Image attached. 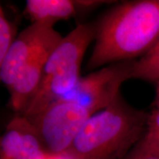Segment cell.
<instances>
[{"instance_id":"6","label":"cell","mask_w":159,"mask_h":159,"mask_svg":"<svg viewBox=\"0 0 159 159\" xmlns=\"http://www.w3.org/2000/svg\"><path fill=\"white\" fill-rule=\"evenodd\" d=\"M62 38L55 30L32 55L8 89L10 105L16 114L25 113L39 88L47 58Z\"/></svg>"},{"instance_id":"7","label":"cell","mask_w":159,"mask_h":159,"mask_svg":"<svg viewBox=\"0 0 159 159\" xmlns=\"http://www.w3.org/2000/svg\"><path fill=\"white\" fill-rule=\"evenodd\" d=\"M55 31L53 25L32 22L17 35L5 58L0 62V79L7 89L37 49Z\"/></svg>"},{"instance_id":"13","label":"cell","mask_w":159,"mask_h":159,"mask_svg":"<svg viewBox=\"0 0 159 159\" xmlns=\"http://www.w3.org/2000/svg\"><path fill=\"white\" fill-rule=\"evenodd\" d=\"M145 136L159 147V108L154 107L149 114Z\"/></svg>"},{"instance_id":"9","label":"cell","mask_w":159,"mask_h":159,"mask_svg":"<svg viewBox=\"0 0 159 159\" xmlns=\"http://www.w3.org/2000/svg\"><path fill=\"white\" fill-rule=\"evenodd\" d=\"M83 9L82 0H27L25 11L33 22L55 25L73 18Z\"/></svg>"},{"instance_id":"11","label":"cell","mask_w":159,"mask_h":159,"mask_svg":"<svg viewBox=\"0 0 159 159\" xmlns=\"http://www.w3.org/2000/svg\"><path fill=\"white\" fill-rule=\"evenodd\" d=\"M16 28L15 24L6 16L2 6L0 7V62L16 39Z\"/></svg>"},{"instance_id":"10","label":"cell","mask_w":159,"mask_h":159,"mask_svg":"<svg viewBox=\"0 0 159 159\" xmlns=\"http://www.w3.org/2000/svg\"><path fill=\"white\" fill-rule=\"evenodd\" d=\"M132 79L156 83L159 80V40L147 54L134 61Z\"/></svg>"},{"instance_id":"3","label":"cell","mask_w":159,"mask_h":159,"mask_svg":"<svg viewBox=\"0 0 159 159\" xmlns=\"http://www.w3.org/2000/svg\"><path fill=\"white\" fill-rule=\"evenodd\" d=\"M95 23H83L63 36L47 58L42 78L23 116L41 112L67 94L78 83L85 52L94 41Z\"/></svg>"},{"instance_id":"15","label":"cell","mask_w":159,"mask_h":159,"mask_svg":"<svg viewBox=\"0 0 159 159\" xmlns=\"http://www.w3.org/2000/svg\"><path fill=\"white\" fill-rule=\"evenodd\" d=\"M155 107L159 108V80L156 82V96L155 100Z\"/></svg>"},{"instance_id":"1","label":"cell","mask_w":159,"mask_h":159,"mask_svg":"<svg viewBox=\"0 0 159 159\" xmlns=\"http://www.w3.org/2000/svg\"><path fill=\"white\" fill-rule=\"evenodd\" d=\"M94 43L86 68L136 61L159 40V0L116 4L95 23Z\"/></svg>"},{"instance_id":"2","label":"cell","mask_w":159,"mask_h":159,"mask_svg":"<svg viewBox=\"0 0 159 159\" xmlns=\"http://www.w3.org/2000/svg\"><path fill=\"white\" fill-rule=\"evenodd\" d=\"M149 114L120 94L89 119L66 152L75 159H123L144 136Z\"/></svg>"},{"instance_id":"4","label":"cell","mask_w":159,"mask_h":159,"mask_svg":"<svg viewBox=\"0 0 159 159\" xmlns=\"http://www.w3.org/2000/svg\"><path fill=\"white\" fill-rule=\"evenodd\" d=\"M94 111L72 100L60 99L41 112L26 117L50 155L68 152Z\"/></svg>"},{"instance_id":"12","label":"cell","mask_w":159,"mask_h":159,"mask_svg":"<svg viewBox=\"0 0 159 159\" xmlns=\"http://www.w3.org/2000/svg\"><path fill=\"white\" fill-rule=\"evenodd\" d=\"M123 159H159V147L144 135Z\"/></svg>"},{"instance_id":"5","label":"cell","mask_w":159,"mask_h":159,"mask_svg":"<svg viewBox=\"0 0 159 159\" xmlns=\"http://www.w3.org/2000/svg\"><path fill=\"white\" fill-rule=\"evenodd\" d=\"M134 61L113 63L92 71L81 77L76 86L61 99L75 101L95 113L103 110L120 94L123 83L132 79Z\"/></svg>"},{"instance_id":"8","label":"cell","mask_w":159,"mask_h":159,"mask_svg":"<svg viewBox=\"0 0 159 159\" xmlns=\"http://www.w3.org/2000/svg\"><path fill=\"white\" fill-rule=\"evenodd\" d=\"M50 156L28 119L16 114L1 137L0 159H49Z\"/></svg>"},{"instance_id":"14","label":"cell","mask_w":159,"mask_h":159,"mask_svg":"<svg viewBox=\"0 0 159 159\" xmlns=\"http://www.w3.org/2000/svg\"><path fill=\"white\" fill-rule=\"evenodd\" d=\"M49 159H75L71 156L69 152H64V153L59 155H51Z\"/></svg>"}]
</instances>
